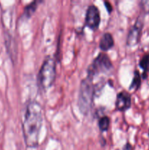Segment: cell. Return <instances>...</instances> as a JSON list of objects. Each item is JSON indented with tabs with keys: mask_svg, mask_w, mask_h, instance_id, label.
Instances as JSON below:
<instances>
[{
	"mask_svg": "<svg viewBox=\"0 0 149 150\" xmlns=\"http://www.w3.org/2000/svg\"><path fill=\"white\" fill-rule=\"evenodd\" d=\"M143 26H144V18L140 15L137 17L135 23L129 31L127 38V44L128 46L132 47L138 43L141 37Z\"/></svg>",
	"mask_w": 149,
	"mask_h": 150,
	"instance_id": "obj_5",
	"label": "cell"
},
{
	"mask_svg": "<svg viewBox=\"0 0 149 150\" xmlns=\"http://www.w3.org/2000/svg\"><path fill=\"white\" fill-rule=\"evenodd\" d=\"M139 65L143 70V79H145L147 77V73L149 72V53H146L142 57Z\"/></svg>",
	"mask_w": 149,
	"mask_h": 150,
	"instance_id": "obj_9",
	"label": "cell"
},
{
	"mask_svg": "<svg viewBox=\"0 0 149 150\" xmlns=\"http://www.w3.org/2000/svg\"><path fill=\"white\" fill-rule=\"evenodd\" d=\"M131 98L129 93L125 91L118 92L115 101V108L120 111H125L131 107Z\"/></svg>",
	"mask_w": 149,
	"mask_h": 150,
	"instance_id": "obj_7",
	"label": "cell"
},
{
	"mask_svg": "<svg viewBox=\"0 0 149 150\" xmlns=\"http://www.w3.org/2000/svg\"><path fill=\"white\" fill-rule=\"evenodd\" d=\"M42 125V108L40 104L33 100L29 103L22 125L25 144L29 148H36Z\"/></svg>",
	"mask_w": 149,
	"mask_h": 150,
	"instance_id": "obj_1",
	"label": "cell"
},
{
	"mask_svg": "<svg viewBox=\"0 0 149 150\" xmlns=\"http://www.w3.org/2000/svg\"><path fill=\"white\" fill-rule=\"evenodd\" d=\"M114 45V40L112 35L109 32L103 34L99 41V48L104 51H108Z\"/></svg>",
	"mask_w": 149,
	"mask_h": 150,
	"instance_id": "obj_8",
	"label": "cell"
},
{
	"mask_svg": "<svg viewBox=\"0 0 149 150\" xmlns=\"http://www.w3.org/2000/svg\"><path fill=\"white\" fill-rule=\"evenodd\" d=\"M94 86L93 79L86 77L80 83V92L78 96V107L82 114L84 115L89 114L91 109L94 95Z\"/></svg>",
	"mask_w": 149,
	"mask_h": 150,
	"instance_id": "obj_2",
	"label": "cell"
},
{
	"mask_svg": "<svg viewBox=\"0 0 149 150\" xmlns=\"http://www.w3.org/2000/svg\"><path fill=\"white\" fill-rule=\"evenodd\" d=\"M140 7L142 11L144 13L147 14L149 13V0H143L140 2Z\"/></svg>",
	"mask_w": 149,
	"mask_h": 150,
	"instance_id": "obj_13",
	"label": "cell"
},
{
	"mask_svg": "<svg viewBox=\"0 0 149 150\" xmlns=\"http://www.w3.org/2000/svg\"><path fill=\"white\" fill-rule=\"evenodd\" d=\"M39 3V1H32V2L27 4V5L25 7L24 13H23V16L25 17V18H29L34 13L35 10L37 8V6Z\"/></svg>",
	"mask_w": 149,
	"mask_h": 150,
	"instance_id": "obj_10",
	"label": "cell"
},
{
	"mask_svg": "<svg viewBox=\"0 0 149 150\" xmlns=\"http://www.w3.org/2000/svg\"><path fill=\"white\" fill-rule=\"evenodd\" d=\"M99 128L101 131L105 132L108 131L110 127V118L107 116H104V117H101L99 120Z\"/></svg>",
	"mask_w": 149,
	"mask_h": 150,
	"instance_id": "obj_12",
	"label": "cell"
},
{
	"mask_svg": "<svg viewBox=\"0 0 149 150\" xmlns=\"http://www.w3.org/2000/svg\"><path fill=\"white\" fill-rule=\"evenodd\" d=\"M105 7H106L108 13H111L112 10V5H111L110 3L108 2V1H105Z\"/></svg>",
	"mask_w": 149,
	"mask_h": 150,
	"instance_id": "obj_14",
	"label": "cell"
},
{
	"mask_svg": "<svg viewBox=\"0 0 149 150\" xmlns=\"http://www.w3.org/2000/svg\"><path fill=\"white\" fill-rule=\"evenodd\" d=\"M140 85H141V76L138 70H135L134 72V77L129 86V89L137 90L140 89Z\"/></svg>",
	"mask_w": 149,
	"mask_h": 150,
	"instance_id": "obj_11",
	"label": "cell"
},
{
	"mask_svg": "<svg viewBox=\"0 0 149 150\" xmlns=\"http://www.w3.org/2000/svg\"><path fill=\"white\" fill-rule=\"evenodd\" d=\"M148 134H149V132H148Z\"/></svg>",
	"mask_w": 149,
	"mask_h": 150,
	"instance_id": "obj_16",
	"label": "cell"
},
{
	"mask_svg": "<svg viewBox=\"0 0 149 150\" xmlns=\"http://www.w3.org/2000/svg\"><path fill=\"white\" fill-rule=\"evenodd\" d=\"M56 76V62L51 57H46L38 75V84L42 90L46 91L53 84Z\"/></svg>",
	"mask_w": 149,
	"mask_h": 150,
	"instance_id": "obj_3",
	"label": "cell"
},
{
	"mask_svg": "<svg viewBox=\"0 0 149 150\" xmlns=\"http://www.w3.org/2000/svg\"><path fill=\"white\" fill-rule=\"evenodd\" d=\"M100 21V13L97 7L93 4L89 6L85 18V23L86 26L93 30H96L99 28Z\"/></svg>",
	"mask_w": 149,
	"mask_h": 150,
	"instance_id": "obj_6",
	"label": "cell"
},
{
	"mask_svg": "<svg viewBox=\"0 0 149 150\" xmlns=\"http://www.w3.org/2000/svg\"><path fill=\"white\" fill-rule=\"evenodd\" d=\"M124 150H133V147L129 143H127L124 146Z\"/></svg>",
	"mask_w": 149,
	"mask_h": 150,
	"instance_id": "obj_15",
	"label": "cell"
},
{
	"mask_svg": "<svg viewBox=\"0 0 149 150\" xmlns=\"http://www.w3.org/2000/svg\"><path fill=\"white\" fill-rule=\"evenodd\" d=\"M112 67V64L109 57L105 53H100L88 68L87 76L93 79L97 74L109 72Z\"/></svg>",
	"mask_w": 149,
	"mask_h": 150,
	"instance_id": "obj_4",
	"label": "cell"
}]
</instances>
